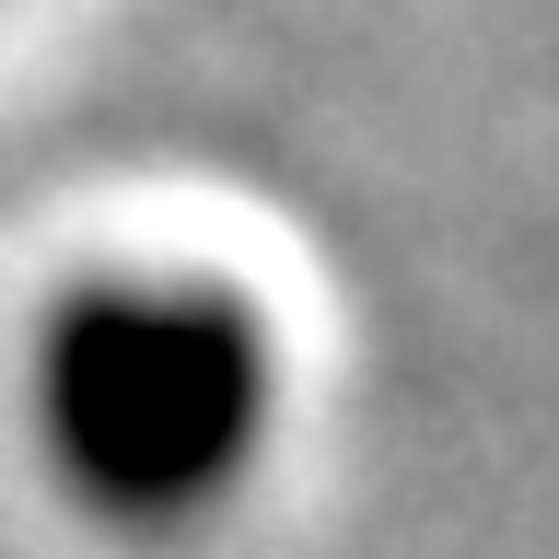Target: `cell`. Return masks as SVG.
<instances>
[{"mask_svg": "<svg viewBox=\"0 0 559 559\" xmlns=\"http://www.w3.org/2000/svg\"><path fill=\"white\" fill-rule=\"evenodd\" d=\"M35 419H47L59 478L94 513H129V524L199 513L269 419L257 314L199 292V280L70 292L47 349H35Z\"/></svg>", "mask_w": 559, "mask_h": 559, "instance_id": "cell-1", "label": "cell"}]
</instances>
